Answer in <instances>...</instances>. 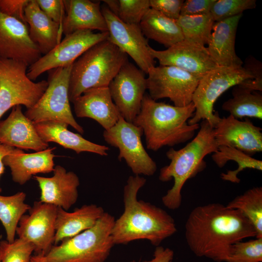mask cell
<instances>
[{
	"label": "cell",
	"instance_id": "obj_22",
	"mask_svg": "<svg viewBox=\"0 0 262 262\" xmlns=\"http://www.w3.org/2000/svg\"><path fill=\"white\" fill-rule=\"evenodd\" d=\"M242 15L214 22L213 25L207 49L218 66H242L243 62L235 50L236 32Z\"/></svg>",
	"mask_w": 262,
	"mask_h": 262
},
{
	"label": "cell",
	"instance_id": "obj_3",
	"mask_svg": "<svg viewBox=\"0 0 262 262\" xmlns=\"http://www.w3.org/2000/svg\"><path fill=\"white\" fill-rule=\"evenodd\" d=\"M195 111L193 102L178 107L158 102L145 94L140 112L133 123L142 130L147 148L156 151L164 147L185 143L194 137L200 125H189L188 121Z\"/></svg>",
	"mask_w": 262,
	"mask_h": 262
},
{
	"label": "cell",
	"instance_id": "obj_38",
	"mask_svg": "<svg viewBox=\"0 0 262 262\" xmlns=\"http://www.w3.org/2000/svg\"><path fill=\"white\" fill-rule=\"evenodd\" d=\"M244 66L250 71L253 79L246 80L237 85L252 91H262V63L253 56L248 57Z\"/></svg>",
	"mask_w": 262,
	"mask_h": 262
},
{
	"label": "cell",
	"instance_id": "obj_23",
	"mask_svg": "<svg viewBox=\"0 0 262 262\" xmlns=\"http://www.w3.org/2000/svg\"><path fill=\"white\" fill-rule=\"evenodd\" d=\"M56 147L48 148L34 153H26L15 148L3 159L4 165L9 167L13 180L23 185L38 173H49L54 170L53 151Z\"/></svg>",
	"mask_w": 262,
	"mask_h": 262
},
{
	"label": "cell",
	"instance_id": "obj_13",
	"mask_svg": "<svg viewBox=\"0 0 262 262\" xmlns=\"http://www.w3.org/2000/svg\"><path fill=\"white\" fill-rule=\"evenodd\" d=\"M108 87L120 115L127 121L133 123L140 112L147 90L145 73L127 61Z\"/></svg>",
	"mask_w": 262,
	"mask_h": 262
},
{
	"label": "cell",
	"instance_id": "obj_46",
	"mask_svg": "<svg viewBox=\"0 0 262 262\" xmlns=\"http://www.w3.org/2000/svg\"><path fill=\"white\" fill-rule=\"evenodd\" d=\"M131 262H137L135 261L134 260H132Z\"/></svg>",
	"mask_w": 262,
	"mask_h": 262
},
{
	"label": "cell",
	"instance_id": "obj_9",
	"mask_svg": "<svg viewBox=\"0 0 262 262\" xmlns=\"http://www.w3.org/2000/svg\"><path fill=\"white\" fill-rule=\"evenodd\" d=\"M25 63L0 58V118L10 109L22 105L33 107L46 91L47 81L34 82L27 75Z\"/></svg>",
	"mask_w": 262,
	"mask_h": 262
},
{
	"label": "cell",
	"instance_id": "obj_35",
	"mask_svg": "<svg viewBox=\"0 0 262 262\" xmlns=\"http://www.w3.org/2000/svg\"><path fill=\"white\" fill-rule=\"evenodd\" d=\"M262 238L233 244L227 262H262Z\"/></svg>",
	"mask_w": 262,
	"mask_h": 262
},
{
	"label": "cell",
	"instance_id": "obj_42",
	"mask_svg": "<svg viewBox=\"0 0 262 262\" xmlns=\"http://www.w3.org/2000/svg\"><path fill=\"white\" fill-rule=\"evenodd\" d=\"M216 0H186L184 1L180 15L193 16L210 13L212 7Z\"/></svg>",
	"mask_w": 262,
	"mask_h": 262
},
{
	"label": "cell",
	"instance_id": "obj_18",
	"mask_svg": "<svg viewBox=\"0 0 262 262\" xmlns=\"http://www.w3.org/2000/svg\"><path fill=\"white\" fill-rule=\"evenodd\" d=\"M262 130L249 119L241 121L229 115L220 118L213 133L218 147H232L252 157L262 151Z\"/></svg>",
	"mask_w": 262,
	"mask_h": 262
},
{
	"label": "cell",
	"instance_id": "obj_10",
	"mask_svg": "<svg viewBox=\"0 0 262 262\" xmlns=\"http://www.w3.org/2000/svg\"><path fill=\"white\" fill-rule=\"evenodd\" d=\"M143 134L141 128L120 115L114 126L104 131L103 136L107 144L119 149L118 160L124 159L134 175L150 176L156 172L157 165L143 145Z\"/></svg>",
	"mask_w": 262,
	"mask_h": 262
},
{
	"label": "cell",
	"instance_id": "obj_34",
	"mask_svg": "<svg viewBox=\"0 0 262 262\" xmlns=\"http://www.w3.org/2000/svg\"><path fill=\"white\" fill-rule=\"evenodd\" d=\"M34 246L23 239H15L12 243L6 240L0 241L1 262H31Z\"/></svg>",
	"mask_w": 262,
	"mask_h": 262
},
{
	"label": "cell",
	"instance_id": "obj_31",
	"mask_svg": "<svg viewBox=\"0 0 262 262\" xmlns=\"http://www.w3.org/2000/svg\"><path fill=\"white\" fill-rule=\"evenodd\" d=\"M212 158L216 165L223 167L228 161H235L238 164V168L234 170H228L222 173V180L233 183H239L240 179L237 177L240 172L245 169H254L262 170V161L252 158L243 152L232 147L220 146L217 150L213 153Z\"/></svg>",
	"mask_w": 262,
	"mask_h": 262
},
{
	"label": "cell",
	"instance_id": "obj_47",
	"mask_svg": "<svg viewBox=\"0 0 262 262\" xmlns=\"http://www.w3.org/2000/svg\"></svg>",
	"mask_w": 262,
	"mask_h": 262
},
{
	"label": "cell",
	"instance_id": "obj_14",
	"mask_svg": "<svg viewBox=\"0 0 262 262\" xmlns=\"http://www.w3.org/2000/svg\"><path fill=\"white\" fill-rule=\"evenodd\" d=\"M101 9L107 25V39L131 57L138 67L147 74L155 66V59L150 53V46L139 25L123 22L107 6Z\"/></svg>",
	"mask_w": 262,
	"mask_h": 262
},
{
	"label": "cell",
	"instance_id": "obj_4",
	"mask_svg": "<svg viewBox=\"0 0 262 262\" xmlns=\"http://www.w3.org/2000/svg\"><path fill=\"white\" fill-rule=\"evenodd\" d=\"M199 125L196 135L184 147L178 150L170 148L166 153L170 162L161 169L159 180L162 182L174 180L173 186L162 198L164 206L170 210L180 208L185 183L204 169V157L217 150L213 128L206 120H202Z\"/></svg>",
	"mask_w": 262,
	"mask_h": 262
},
{
	"label": "cell",
	"instance_id": "obj_32",
	"mask_svg": "<svg viewBox=\"0 0 262 262\" xmlns=\"http://www.w3.org/2000/svg\"><path fill=\"white\" fill-rule=\"evenodd\" d=\"M226 206L240 211L254 226L256 232V238H262V187L247 190Z\"/></svg>",
	"mask_w": 262,
	"mask_h": 262
},
{
	"label": "cell",
	"instance_id": "obj_7",
	"mask_svg": "<svg viewBox=\"0 0 262 262\" xmlns=\"http://www.w3.org/2000/svg\"><path fill=\"white\" fill-rule=\"evenodd\" d=\"M253 79L250 71L243 66H219L208 72L199 79L193 95L195 111L188 123L194 125L206 120L214 128L221 118L213 110L217 98L229 88Z\"/></svg>",
	"mask_w": 262,
	"mask_h": 262
},
{
	"label": "cell",
	"instance_id": "obj_45",
	"mask_svg": "<svg viewBox=\"0 0 262 262\" xmlns=\"http://www.w3.org/2000/svg\"><path fill=\"white\" fill-rule=\"evenodd\" d=\"M31 262H49L46 256L39 254L33 255L31 258Z\"/></svg>",
	"mask_w": 262,
	"mask_h": 262
},
{
	"label": "cell",
	"instance_id": "obj_20",
	"mask_svg": "<svg viewBox=\"0 0 262 262\" xmlns=\"http://www.w3.org/2000/svg\"><path fill=\"white\" fill-rule=\"evenodd\" d=\"M0 143L20 149L37 151L48 148L39 136L33 122L22 111L20 105L12 108L9 116L0 121Z\"/></svg>",
	"mask_w": 262,
	"mask_h": 262
},
{
	"label": "cell",
	"instance_id": "obj_44",
	"mask_svg": "<svg viewBox=\"0 0 262 262\" xmlns=\"http://www.w3.org/2000/svg\"><path fill=\"white\" fill-rule=\"evenodd\" d=\"M15 147H11L0 143V178L4 172V164L3 163L4 157L10 154ZM2 191V189L0 186V193Z\"/></svg>",
	"mask_w": 262,
	"mask_h": 262
},
{
	"label": "cell",
	"instance_id": "obj_33",
	"mask_svg": "<svg viewBox=\"0 0 262 262\" xmlns=\"http://www.w3.org/2000/svg\"><path fill=\"white\" fill-rule=\"evenodd\" d=\"M183 40L205 46L210 38L214 21L210 14L180 15L176 20Z\"/></svg>",
	"mask_w": 262,
	"mask_h": 262
},
{
	"label": "cell",
	"instance_id": "obj_30",
	"mask_svg": "<svg viewBox=\"0 0 262 262\" xmlns=\"http://www.w3.org/2000/svg\"><path fill=\"white\" fill-rule=\"evenodd\" d=\"M26 194L19 192L9 196L0 195V221L6 235V241L12 243L15 240L16 228L22 216L31 206L25 202Z\"/></svg>",
	"mask_w": 262,
	"mask_h": 262
},
{
	"label": "cell",
	"instance_id": "obj_41",
	"mask_svg": "<svg viewBox=\"0 0 262 262\" xmlns=\"http://www.w3.org/2000/svg\"><path fill=\"white\" fill-rule=\"evenodd\" d=\"M29 0H0V12L26 23L24 10Z\"/></svg>",
	"mask_w": 262,
	"mask_h": 262
},
{
	"label": "cell",
	"instance_id": "obj_26",
	"mask_svg": "<svg viewBox=\"0 0 262 262\" xmlns=\"http://www.w3.org/2000/svg\"><path fill=\"white\" fill-rule=\"evenodd\" d=\"M25 20L32 41L45 55L61 41L62 28L40 8L36 0H30L24 10Z\"/></svg>",
	"mask_w": 262,
	"mask_h": 262
},
{
	"label": "cell",
	"instance_id": "obj_36",
	"mask_svg": "<svg viewBox=\"0 0 262 262\" xmlns=\"http://www.w3.org/2000/svg\"><path fill=\"white\" fill-rule=\"evenodd\" d=\"M256 7L255 0H216L210 11L214 22L242 14Z\"/></svg>",
	"mask_w": 262,
	"mask_h": 262
},
{
	"label": "cell",
	"instance_id": "obj_12",
	"mask_svg": "<svg viewBox=\"0 0 262 262\" xmlns=\"http://www.w3.org/2000/svg\"><path fill=\"white\" fill-rule=\"evenodd\" d=\"M147 74V89L153 100L168 98L178 107L192 102L198 78L179 68L161 65L151 68Z\"/></svg>",
	"mask_w": 262,
	"mask_h": 262
},
{
	"label": "cell",
	"instance_id": "obj_29",
	"mask_svg": "<svg viewBox=\"0 0 262 262\" xmlns=\"http://www.w3.org/2000/svg\"><path fill=\"white\" fill-rule=\"evenodd\" d=\"M233 87L232 98L224 102L222 109L238 119L244 117L262 119V94L238 85Z\"/></svg>",
	"mask_w": 262,
	"mask_h": 262
},
{
	"label": "cell",
	"instance_id": "obj_2",
	"mask_svg": "<svg viewBox=\"0 0 262 262\" xmlns=\"http://www.w3.org/2000/svg\"><path fill=\"white\" fill-rule=\"evenodd\" d=\"M146 181L139 175L128 179L123 189L124 210L115 220L112 231L115 245L146 240L157 246L177 232L174 219L165 210L150 202L138 200L139 191Z\"/></svg>",
	"mask_w": 262,
	"mask_h": 262
},
{
	"label": "cell",
	"instance_id": "obj_24",
	"mask_svg": "<svg viewBox=\"0 0 262 262\" xmlns=\"http://www.w3.org/2000/svg\"><path fill=\"white\" fill-rule=\"evenodd\" d=\"M66 16L62 26L65 35L82 30L108 32L100 1L89 0H63Z\"/></svg>",
	"mask_w": 262,
	"mask_h": 262
},
{
	"label": "cell",
	"instance_id": "obj_27",
	"mask_svg": "<svg viewBox=\"0 0 262 262\" xmlns=\"http://www.w3.org/2000/svg\"><path fill=\"white\" fill-rule=\"evenodd\" d=\"M104 213L101 206L94 204L83 205L72 212L58 207L54 245L92 228Z\"/></svg>",
	"mask_w": 262,
	"mask_h": 262
},
{
	"label": "cell",
	"instance_id": "obj_11",
	"mask_svg": "<svg viewBox=\"0 0 262 262\" xmlns=\"http://www.w3.org/2000/svg\"><path fill=\"white\" fill-rule=\"evenodd\" d=\"M108 37V32L95 33L90 30L66 35L51 50L29 66L27 76L33 81L46 71L71 65L89 48Z\"/></svg>",
	"mask_w": 262,
	"mask_h": 262
},
{
	"label": "cell",
	"instance_id": "obj_1",
	"mask_svg": "<svg viewBox=\"0 0 262 262\" xmlns=\"http://www.w3.org/2000/svg\"><path fill=\"white\" fill-rule=\"evenodd\" d=\"M187 244L196 256L227 262L231 246L256 237L255 228L239 210L213 203L191 212L185 225Z\"/></svg>",
	"mask_w": 262,
	"mask_h": 262
},
{
	"label": "cell",
	"instance_id": "obj_39",
	"mask_svg": "<svg viewBox=\"0 0 262 262\" xmlns=\"http://www.w3.org/2000/svg\"><path fill=\"white\" fill-rule=\"evenodd\" d=\"M36 1L41 10L49 18L60 25L62 28L66 16L63 0H36Z\"/></svg>",
	"mask_w": 262,
	"mask_h": 262
},
{
	"label": "cell",
	"instance_id": "obj_40",
	"mask_svg": "<svg viewBox=\"0 0 262 262\" xmlns=\"http://www.w3.org/2000/svg\"><path fill=\"white\" fill-rule=\"evenodd\" d=\"M183 0H149L150 8L176 20L180 15Z\"/></svg>",
	"mask_w": 262,
	"mask_h": 262
},
{
	"label": "cell",
	"instance_id": "obj_37",
	"mask_svg": "<svg viewBox=\"0 0 262 262\" xmlns=\"http://www.w3.org/2000/svg\"><path fill=\"white\" fill-rule=\"evenodd\" d=\"M150 8L149 0H117L115 15L126 23L139 25Z\"/></svg>",
	"mask_w": 262,
	"mask_h": 262
},
{
	"label": "cell",
	"instance_id": "obj_43",
	"mask_svg": "<svg viewBox=\"0 0 262 262\" xmlns=\"http://www.w3.org/2000/svg\"><path fill=\"white\" fill-rule=\"evenodd\" d=\"M174 255V252L171 249L159 246H156L153 258L144 262H172Z\"/></svg>",
	"mask_w": 262,
	"mask_h": 262
},
{
	"label": "cell",
	"instance_id": "obj_8",
	"mask_svg": "<svg viewBox=\"0 0 262 262\" xmlns=\"http://www.w3.org/2000/svg\"><path fill=\"white\" fill-rule=\"evenodd\" d=\"M72 65L49 71L48 85L46 91L37 103L27 109L24 114L33 123L45 121L61 122L83 134V129L73 115L69 99V79Z\"/></svg>",
	"mask_w": 262,
	"mask_h": 262
},
{
	"label": "cell",
	"instance_id": "obj_17",
	"mask_svg": "<svg viewBox=\"0 0 262 262\" xmlns=\"http://www.w3.org/2000/svg\"><path fill=\"white\" fill-rule=\"evenodd\" d=\"M27 25L0 12V58L22 62L29 66L42 56L30 37Z\"/></svg>",
	"mask_w": 262,
	"mask_h": 262
},
{
	"label": "cell",
	"instance_id": "obj_16",
	"mask_svg": "<svg viewBox=\"0 0 262 262\" xmlns=\"http://www.w3.org/2000/svg\"><path fill=\"white\" fill-rule=\"evenodd\" d=\"M149 51L160 65L179 68L199 79L219 67L211 57L207 47L185 40L163 50L150 47Z\"/></svg>",
	"mask_w": 262,
	"mask_h": 262
},
{
	"label": "cell",
	"instance_id": "obj_15",
	"mask_svg": "<svg viewBox=\"0 0 262 262\" xmlns=\"http://www.w3.org/2000/svg\"><path fill=\"white\" fill-rule=\"evenodd\" d=\"M58 207L35 201L20 219L16 230L18 238L31 243L35 254L46 256L54 245Z\"/></svg>",
	"mask_w": 262,
	"mask_h": 262
},
{
	"label": "cell",
	"instance_id": "obj_5",
	"mask_svg": "<svg viewBox=\"0 0 262 262\" xmlns=\"http://www.w3.org/2000/svg\"><path fill=\"white\" fill-rule=\"evenodd\" d=\"M128 56L108 39L87 50L73 64L68 96L70 102L91 88L108 87Z\"/></svg>",
	"mask_w": 262,
	"mask_h": 262
},
{
	"label": "cell",
	"instance_id": "obj_6",
	"mask_svg": "<svg viewBox=\"0 0 262 262\" xmlns=\"http://www.w3.org/2000/svg\"><path fill=\"white\" fill-rule=\"evenodd\" d=\"M115 217L105 212L92 228L54 245L46 255L49 262H105L115 245Z\"/></svg>",
	"mask_w": 262,
	"mask_h": 262
},
{
	"label": "cell",
	"instance_id": "obj_28",
	"mask_svg": "<svg viewBox=\"0 0 262 262\" xmlns=\"http://www.w3.org/2000/svg\"><path fill=\"white\" fill-rule=\"evenodd\" d=\"M139 26L145 37L167 48L183 40L176 20L170 19L151 8L145 14Z\"/></svg>",
	"mask_w": 262,
	"mask_h": 262
},
{
	"label": "cell",
	"instance_id": "obj_21",
	"mask_svg": "<svg viewBox=\"0 0 262 262\" xmlns=\"http://www.w3.org/2000/svg\"><path fill=\"white\" fill-rule=\"evenodd\" d=\"M72 103L78 117L94 119L104 130L114 126L121 115L112 100L108 87L87 90Z\"/></svg>",
	"mask_w": 262,
	"mask_h": 262
},
{
	"label": "cell",
	"instance_id": "obj_19",
	"mask_svg": "<svg viewBox=\"0 0 262 262\" xmlns=\"http://www.w3.org/2000/svg\"><path fill=\"white\" fill-rule=\"evenodd\" d=\"M51 177L34 176L40 190V201L68 211L78 198L80 180L73 171L63 166H55Z\"/></svg>",
	"mask_w": 262,
	"mask_h": 262
},
{
	"label": "cell",
	"instance_id": "obj_25",
	"mask_svg": "<svg viewBox=\"0 0 262 262\" xmlns=\"http://www.w3.org/2000/svg\"><path fill=\"white\" fill-rule=\"evenodd\" d=\"M33 124L39 136L45 143H57L65 148L74 150L77 154L89 152L103 156L108 155L107 151L110 149L108 147L89 141L80 134L70 131L66 123L45 121Z\"/></svg>",
	"mask_w": 262,
	"mask_h": 262
}]
</instances>
